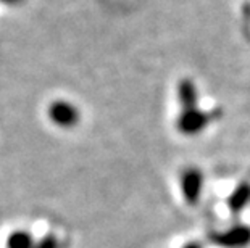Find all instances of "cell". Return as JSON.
Listing matches in <instances>:
<instances>
[{"label": "cell", "instance_id": "6da1fadb", "mask_svg": "<svg viewBox=\"0 0 250 248\" xmlns=\"http://www.w3.org/2000/svg\"><path fill=\"white\" fill-rule=\"evenodd\" d=\"M49 118L58 128L68 129L79 123V112L74 105L65 100H57L49 107Z\"/></svg>", "mask_w": 250, "mask_h": 248}, {"label": "cell", "instance_id": "7a4b0ae2", "mask_svg": "<svg viewBox=\"0 0 250 248\" xmlns=\"http://www.w3.org/2000/svg\"><path fill=\"white\" fill-rule=\"evenodd\" d=\"M207 124H208V116L199 112L197 108L184 110V113L178 119V129L186 135H194L200 133Z\"/></svg>", "mask_w": 250, "mask_h": 248}, {"label": "cell", "instance_id": "3957f363", "mask_svg": "<svg viewBox=\"0 0 250 248\" xmlns=\"http://www.w3.org/2000/svg\"><path fill=\"white\" fill-rule=\"evenodd\" d=\"M178 92H179V102L184 107V110L195 108V105H197V91H195L194 82L190 81V79H183V81L179 82Z\"/></svg>", "mask_w": 250, "mask_h": 248}, {"label": "cell", "instance_id": "277c9868", "mask_svg": "<svg viewBox=\"0 0 250 248\" xmlns=\"http://www.w3.org/2000/svg\"><path fill=\"white\" fill-rule=\"evenodd\" d=\"M200 186H202V176H200L199 171L192 170V171H188L184 174L183 187H184L186 195H188L190 200H194L197 197V193H199V191H200Z\"/></svg>", "mask_w": 250, "mask_h": 248}, {"label": "cell", "instance_id": "5b68a950", "mask_svg": "<svg viewBox=\"0 0 250 248\" xmlns=\"http://www.w3.org/2000/svg\"><path fill=\"white\" fill-rule=\"evenodd\" d=\"M33 239L26 230H15L7 240V248H31Z\"/></svg>", "mask_w": 250, "mask_h": 248}, {"label": "cell", "instance_id": "8992f818", "mask_svg": "<svg viewBox=\"0 0 250 248\" xmlns=\"http://www.w3.org/2000/svg\"><path fill=\"white\" fill-rule=\"evenodd\" d=\"M2 2H7V3H18L21 0H2Z\"/></svg>", "mask_w": 250, "mask_h": 248}]
</instances>
